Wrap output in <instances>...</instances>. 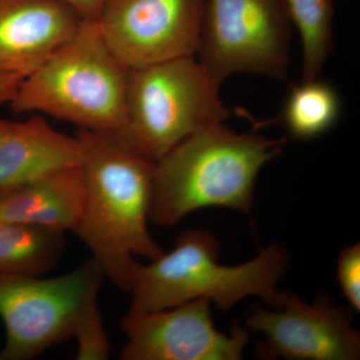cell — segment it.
Returning a JSON list of instances; mask_svg holds the SVG:
<instances>
[{
	"label": "cell",
	"instance_id": "6da1fadb",
	"mask_svg": "<svg viewBox=\"0 0 360 360\" xmlns=\"http://www.w3.org/2000/svg\"><path fill=\"white\" fill-rule=\"evenodd\" d=\"M77 137L84 202L72 232L91 251L103 276L129 292L134 255L153 260L165 252L148 229L155 162L112 134L80 129Z\"/></svg>",
	"mask_w": 360,
	"mask_h": 360
},
{
	"label": "cell",
	"instance_id": "7a4b0ae2",
	"mask_svg": "<svg viewBox=\"0 0 360 360\" xmlns=\"http://www.w3.org/2000/svg\"><path fill=\"white\" fill-rule=\"evenodd\" d=\"M283 143L236 134L222 123L191 134L155 162L150 219L172 226L206 207L250 215L257 175L281 155Z\"/></svg>",
	"mask_w": 360,
	"mask_h": 360
},
{
	"label": "cell",
	"instance_id": "3957f363",
	"mask_svg": "<svg viewBox=\"0 0 360 360\" xmlns=\"http://www.w3.org/2000/svg\"><path fill=\"white\" fill-rule=\"evenodd\" d=\"M220 245L205 229H188L175 241L174 250L148 264L137 262L129 292V314H141L205 298L226 312L250 296L278 309L277 284L285 274L290 255L281 245L259 250L250 262L236 266L219 262Z\"/></svg>",
	"mask_w": 360,
	"mask_h": 360
},
{
	"label": "cell",
	"instance_id": "277c9868",
	"mask_svg": "<svg viewBox=\"0 0 360 360\" xmlns=\"http://www.w3.org/2000/svg\"><path fill=\"white\" fill-rule=\"evenodd\" d=\"M129 68L106 44L97 21L84 20L11 101L14 112L39 111L80 129L115 135L124 117Z\"/></svg>",
	"mask_w": 360,
	"mask_h": 360
},
{
	"label": "cell",
	"instance_id": "5b68a950",
	"mask_svg": "<svg viewBox=\"0 0 360 360\" xmlns=\"http://www.w3.org/2000/svg\"><path fill=\"white\" fill-rule=\"evenodd\" d=\"M219 87L194 56L132 68L115 139L156 162L191 134L229 117Z\"/></svg>",
	"mask_w": 360,
	"mask_h": 360
},
{
	"label": "cell",
	"instance_id": "8992f818",
	"mask_svg": "<svg viewBox=\"0 0 360 360\" xmlns=\"http://www.w3.org/2000/svg\"><path fill=\"white\" fill-rule=\"evenodd\" d=\"M290 25L285 0H206L198 61L220 84L238 73L285 82Z\"/></svg>",
	"mask_w": 360,
	"mask_h": 360
},
{
	"label": "cell",
	"instance_id": "52a82bcc",
	"mask_svg": "<svg viewBox=\"0 0 360 360\" xmlns=\"http://www.w3.org/2000/svg\"><path fill=\"white\" fill-rule=\"evenodd\" d=\"M103 274L94 259L63 276L0 274V317L6 341L0 360H28L73 338L90 296L101 291Z\"/></svg>",
	"mask_w": 360,
	"mask_h": 360
},
{
	"label": "cell",
	"instance_id": "ba28073f",
	"mask_svg": "<svg viewBox=\"0 0 360 360\" xmlns=\"http://www.w3.org/2000/svg\"><path fill=\"white\" fill-rule=\"evenodd\" d=\"M354 314L326 293L307 303L295 293L281 292L278 309L255 305L245 326L264 336L255 345L260 359L357 360L360 333L352 326Z\"/></svg>",
	"mask_w": 360,
	"mask_h": 360
},
{
	"label": "cell",
	"instance_id": "9c48e42d",
	"mask_svg": "<svg viewBox=\"0 0 360 360\" xmlns=\"http://www.w3.org/2000/svg\"><path fill=\"white\" fill-rule=\"evenodd\" d=\"M206 0H108L98 23L106 44L127 68L200 51Z\"/></svg>",
	"mask_w": 360,
	"mask_h": 360
},
{
	"label": "cell",
	"instance_id": "30bf717a",
	"mask_svg": "<svg viewBox=\"0 0 360 360\" xmlns=\"http://www.w3.org/2000/svg\"><path fill=\"white\" fill-rule=\"evenodd\" d=\"M212 302L198 298L170 309L127 314L122 329L127 342L122 360H239L250 333L234 323L231 333H221L213 323Z\"/></svg>",
	"mask_w": 360,
	"mask_h": 360
},
{
	"label": "cell",
	"instance_id": "8fae6325",
	"mask_svg": "<svg viewBox=\"0 0 360 360\" xmlns=\"http://www.w3.org/2000/svg\"><path fill=\"white\" fill-rule=\"evenodd\" d=\"M82 21L59 0H0V73L32 75Z\"/></svg>",
	"mask_w": 360,
	"mask_h": 360
},
{
	"label": "cell",
	"instance_id": "7c38bea8",
	"mask_svg": "<svg viewBox=\"0 0 360 360\" xmlns=\"http://www.w3.org/2000/svg\"><path fill=\"white\" fill-rule=\"evenodd\" d=\"M80 155L77 137L56 131L40 116L23 122L0 117V188L77 167Z\"/></svg>",
	"mask_w": 360,
	"mask_h": 360
},
{
	"label": "cell",
	"instance_id": "4fadbf2b",
	"mask_svg": "<svg viewBox=\"0 0 360 360\" xmlns=\"http://www.w3.org/2000/svg\"><path fill=\"white\" fill-rule=\"evenodd\" d=\"M84 202L79 167L61 168L20 186L0 188V224L73 231Z\"/></svg>",
	"mask_w": 360,
	"mask_h": 360
},
{
	"label": "cell",
	"instance_id": "5bb4252c",
	"mask_svg": "<svg viewBox=\"0 0 360 360\" xmlns=\"http://www.w3.org/2000/svg\"><path fill=\"white\" fill-rule=\"evenodd\" d=\"M65 232L37 225L0 224V274L42 276L68 250Z\"/></svg>",
	"mask_w": 360,
	"mask_h": 360
},
{
	"label": "cell",
	"instance_id": "9a60e30c",
	"mask_svg": "<svg viewBox=\"0 0 360 360\" xmlns=\"http://www.w3.org/2000/svg\"><path fill=\"white\" fill-rule=\"evenodd\" d=\"M340 111V97L335 87L315 78L291 89L283 120L293 139L309 141L333 129Z\"/></svg>",
	"mask_w": 360,
	"mask_h": 360
},
{
	"label": "cell",
	"instance_id": "2e32d148",
	"mask_svg": "<svg viewBox=\"0 0 360 360\" xmlns=\"http://www.w3.org/2000/svg\"><path fill=\"white\" fill-rule=\"evenodd\" d=\"M303 47L302 82L315 79L333 49V0H285Z\"/></svg>",
	"mask_w": 360,
	"mask_h": 360
},
{
	"label": "cell",
	"instance_id": "e0dca14e",
	"mask_svg": "<svg viewBox=\"0 0 360 360\" xmlns=\"http://www.w3.org/2000/svg\"><path fill=\"white\" fill-rule=\"evenodd\" d=\"M99 292L90 296L75 324L73 338L77 341L78 360H105L110 356V341L99 307Z\"/></svg>",
	"mask_w": 360,
	"mask_h": 360
},
{
	"label": "cell",
	"instance_id": "ac0fdd59",
	"mask_svg": "<svg viewBox=\"0 0 360 360\" xmlns=\"http://www.w3.org/2000/svg\"><path fill=\"white\" fill-rule=\"evenodd\" d=\"M336 281L350 309L360 311V245L345 246L338 259Z\"/></svg>",
	"mask_w": 360,
	"mask_h": 360
},
{
	"label": "cell",
	"instance_id": "d6986e66",
	"mask_svg": "<svg viewBox=\"0 0 360 360\" xmlns=\"http://www.w3.org/2000/svg\"><path fill=\"white\" fill-rule=\"evenodd\" d=\"M82 16V20L98 21L108 0H59Z\"/></svg>",
	"mask_w": 360,
	"mask_h": 360
},
{
	"label": "cell",
	"instance_id": "ffe728a7",
	"mask_svg": "<svg viewBox=\"0 0 360 360\" xmlns=\"http://www.w3.org/2000/svg\"><path fill=\"white\" fill-rule=\"evenodd\" d=\"M23 79L20 75L13 73H0V105L13 101Z\"/></svg>",
	"mask_w": 360,
	"mask_h": 360
}]
</instances>
